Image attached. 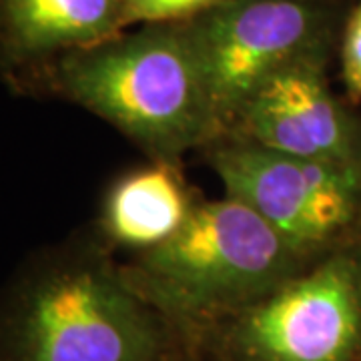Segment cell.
<instances>
[{"mask_svg": "<svg viewBox=\"0 0 361 361\" xmlns=\"http://www.w3.org/2000/svg\"><path fill=\"white\" fill-rule=\"evenodd\" d=\"M311 263L257 213L223 195L201 199L177 235L123 269L195 357L207 334Z\"/></svg>", "mask_w": 361, "mask_h": 361, "instance_id": "obj_3", "label": "cell"}, {"mask_svg": "<svg viewBox=\"0 0 361 361\" xmlns=\"http://www.w3.org/2000/svg\"><path fill=\"white\" fill-rule=\"evenodd\" d=\"M341 80L351 101H361V0L348 11L337 42Z\"/></svg>", "mask_w": 361, "mask_h": 361, "instance_id": "obj_11", "label": "cell"}, {"mask_svg": "<svg viewBox=\"0 0 361 361\" xmlns=\"http://www.w3.org/2000/svg\"><path fill=\"white\" fill-rule=\"evenodd\" d=\"M225 0H123L127 28L142 25L189 23Z\"/></svg>", "mask_w": 361, "mask_h": 361, "instance_id": "obj_10", "label": "cell"}, {"mask_svg": "<svg viewBox=\"0 0 361 361\" xmlns=\"http://www.w3.org/2000/svg\"><path fill=\"white\" fill-rule=\"evenodd\" d=\"M331 59H307L265 80L221 137L285 155L361 169V116L337 97Z\"/></svg>", "mask_w": 361, "mask_h": 361, "instance_id": "obj_7", "label": "cell"}, {"mask_svg": "<svg viewBox=\"0 0 361 361\" xmlns=\"http://www.w3.org/2000/svg\"><path fill=\"white\" fill-rule=\"evenodd\" d=\"M349 249H351V253L355 255V259H357V263H360V267H361V227H360V231H357V235H355V239L351 241Z\"/></svg>", "mask_w": 361, "mask_h": 361, "instance_id": "obj_12", "label": "cell"}, {"mask_svg": "<svg viewBox=\"0 0 361 361\" xmlns=\"http://www.w3.org/2000/svg\"><path fill=\"white\" fill-rule=\"evenodd\" d=\"M23 92H47L109 123L149 159L180 163L219 137L187 28L142 25L42 68Z\"/></svg>", "mask_w": 361, "mask_h": 361, "instance_id": "obj_2", "label": "cell"}, {"mask_svg": "<svg viewBox=\"0 0 361 361\" xmlns=\"http://www.w3.org/2000/svg\"><path fill=\"white\" fill-rule=\"evenodd\" d=\"M237 199L310 261L351 245L361 227V169L219 137L201 151Z\"/></svg>", "mask_w": 361, "mask_h": 361, "instance_id": "obj_6", "label": "cell"}, {"mask_svg": "<svg viewBox=\"0 0 361 361\" xmlns=\"http://www.w3.org/2000/svg\"><path fill=\"white\" fill-rule=\"evenodd\" d=\"M0 8H2V0H0Z\"/></svg>", "mask_w": 361, "mask_h": 361, "instance_id": "obj_14", "label": "cell"}, {"mask_svg": "<svg viewBox=\"0 0 361 361\" xmlns=\"http://www.w3.org/2000/svg\"><path fill=\"white\" fill-rule=\"evenodd\" d=\"M191 361H217V360H211V357H203V355H199V357H193Z\"/></svg>", "mask_w": 361, "mask_h": 361, "instance_id": "obj_13", "label": "cell"}, {"mask_svg": "<svg viewBox=\"0 0 361 361\" xmlns=\"http://www.w3.org/2000/svg\"><path fill=\"white\" fill-rule=\"evenodd\" d=\"M92 229L23 261L0 289V361H191Z\"/></svg>", "mask_w": 361, "mask_h": 361, "instance_id": "obj_1", "label": "cell"}, {"mask_svg": "<svg viewBox=\"0 0 361 361\" xmlns=\"http://www.w3.org/2000/svg\"><path fill=\"white\" fill-rule=\"evenodd\" d=\"M351 4L349 0H225L183 23L219 137L273 75L307 59L334 61Z\"/></svg>", "mask_w": 361, "mask_h": 361, "instance_id": "obj_4", "label": "cell"}, {"mask_svg": "<svg viewBox=\"0 0 361 361\" xmlns=\"http://www.w3.org/2000/svg\"><path fill=\"white\" fill-rule=\"evenodd\" d=\"M217 361H360L361 267L351 249L313 261L217 325L195 357Z\"/></svg>", "mask_w": 361, "mask_h": 361, "instance_id": "obj_5", "label": "cell"}, {"mask_svg": "<svg viewBox=\"0 0 361 361\" xmlns=\"http://www.w3.org/2000/svg\"><path fill=\"white\" fill-rule=\"evenodd\" d=\"M123 30V0H2L0 75L20 90L56 59Z\"/></svg>", "mask_w": 361, "mask_h": 361, "instance_id": "obj_8", "label": "cell"}, {"mask_svg": "<svg viewBox=\"0 0 361 361\" xmlns=\"http://www.w3.org/2000/svg\"><path fill=\"white\" fill-rule=\"evenodd\" d=\"M199 201L180 163L149 159L113 179L90 229L113 253L135 257L177 235Z\"/></svg>", "mask_w": 361, "mask_h": 361, "instance_id": "obj_9", "label": "cell"}]
</instances>
